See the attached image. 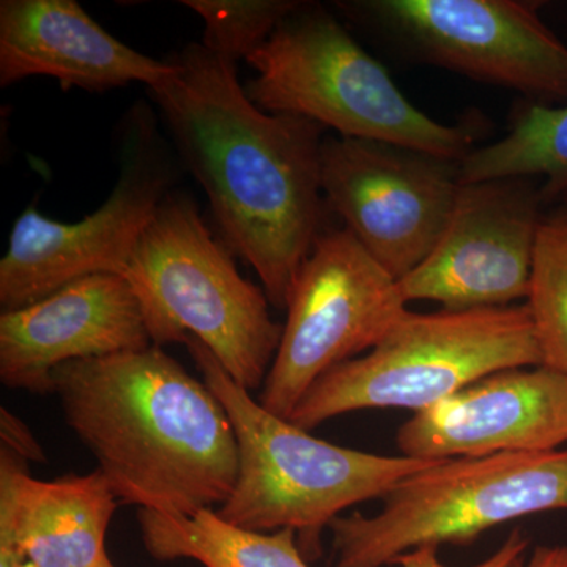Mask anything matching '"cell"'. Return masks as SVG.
I'll return each mask as SVG.
<instances>
[{
    "label": "cell",
    "mask_w": 567,
    "mask_h": 567,
    "mask_svg": "<svg viewBox=\"0 0 567 567\" xmlns=\"http://www.w3.org/2000/svg\"><path fill=\"white\" fill-rule=\"evenodd\" d=\"M517 567H567V547H537L528 561Z\"/></svg>",
    "instance_id": "obj_23"
},
{
    "label": "cell",
    "mask_w": 567,
    "mask_h": 567,
    "mask_svg": "<svg viewBox=\"0 0 567 567\" xmlns=\"http://www.w3.org/2000/svg\"><path fill=\"white\" fill-rule=\"evenodd\" d=\"M543 205L528 178L461 183L439 244L398 281L405 303L472 311L528 298Z\"/></svg>",
    "instance_id": "obj_12"
},
{
    "label": "cell",
    "mask_w": 567,
    "mask_h": 567,
    "mask_svg": "<svg viewBox=\"0 0 567 567\" xmlns=\"http://www.w3.org/2000/svg\"><path fill=\"white\" fill-rule=\"evenodd\" d=\"M140 300L121 275H92L0 316V380L10 390L52 393L70 361L152 347Z\"/></svg>",
    "instance_id": "obj_14"
},
{
    "label": "cell",
    "mask_w": 567,
    "mask_h": 567,
    "mask_svg": "<svg viewBox=\"0 0 567 567\" xmlns=\"http://www.w3.org/2000/svg\"><path fill=\"white\" fill-rule=\"evenodd\" d=\"M257 76L245 85L260 110L330 126L341 137L386 142L461 162L475 130L425 115L322 7L301 3L246 59Z\"/></svg>",
    "instance_id": "obj_5"
},
{
    "label": "cell",
    "mask_w": 567,
    "mask_h": 567,
    "mask_svg": "<svg viewBox=\"0 0 567 567\" xmlns=\"http://www.w3.org/2000/svg\"><path fill=\"white\" fill-rule=\"evenodd\" d=\"M175 73L169 61L141 54L104 31L74 0L0 2V85L51 76L63 89L106 92Z\"/></svg>",
    "instance_id": "obj_15"
},
{
    "label": "cell",
    "mask_w": 567,
    "mask_h": 567,
    "mask_svg": "<svg viewBox=\"0 0 567 567\" xmlns=\"http://www.w3.org/2000/svg\"><path fill=\"white\" fill-rule=\"evenodd\" d=\"M117 496L99 468L40 481L11 451L0 456V567H100Z\"/></svg>",
    "instance_id": "obj_16"
},
{
    "label": "cell",
    "mask_w": 567,
    "mask_h": 567,
    "mask_svg": "<svg viewBox=\"0 0 567 567\" xmlns=\"http://www.w3.org/2000/svg\"><path fill=\"white\" fill-rule=\"evenodd\" d=\"M20 567H39V566L33 565V563H31V561H28V563H24V565H21Z\"/></svg>",
    "instance_id": "obj_25"
},
{
    "label": "cell",
    "mask_w": 567,
    "mask_h": 567,
    "mask_svg": "<svg viewBox=\"0 0 567 567\" xmlns=\"http://www.w3.org/2000/svg\"><path fill=\"white\" fill-rule=\"evenodd\" d=\"M137 520L142 543L159 561L189 558L205 567H309L293 529L251 532L213 509L193 516L141 509Z\"/></svg>",
    "instance_id": "obj_17"
},
{
    "label": "cell",
    "mask_w": 567,
    "mask_h": 567,
    "mask_svg": "<svg viewBox=\"0 0 567 567\" xmlns=\"http://www.w3.org/2000/svg\"><path fill=\"white\" fill-rule=\"evenodd\" d=\"M405 305L398 281L349 230L320 234L290 290L260 404L289 420L320 377L374 349Z\"/></svg>",
    "instance_id": "obj_9"
},
{
    "label": "cell",
    "mask_w": 567,
    "mask_h": 567,
    "mask_svg": "<svg viewBox=\"0 0 567 567\" xmlns=\"http://www.w3.org/2000/svg\"><path fill=\"white\" fill-rule=\"evenodd\" d=\"M543 365L528 306L406 311L361 358L320 377L290 423L311 431L331 417L364 409H429L484 377Z\"/></svg>",
    "instance_id": "obj_6"
},
{
    "label": "cell",
    "mask_w": 567,
    "mask_h": 567,
    "mask_svg": "<svg viewBox=\"0 0 567 567\" xmlns=\"http://www.w3.org/2000/svg\"><path fill=\"white\" fill-rule=\"evenodd\" d=\"M540 175L544 204L567 197V104L528 103L514 114L505 137L473 148L458 162L461 183Z\"/></svg>",
    "instance_id": "obj_18"
},
{
    "label": "cell",
    "mask_w": 567,
    "mask_h": 567,
    "mask_svg": "<svg viewBox=\"0 0 567 567\" xmlns=\"http://www.w3.org/2000/svg\"><path fill=\"white\" fill-rule=\"evenodd\" d=\"M122 276L140 300L153 346L197 339L238 385L264 386L284 327L188 194L164 197Z\"/></svg>",
    "instance_id": "obj_4"
},
{
    "label": "cell",
    "mask_w": 567,
    "mask_h": 567,
    "mask_svg": "<svg viewBox=\"0 0 567 567\" xmlns=\"http://www.w3.org/2000/svg\"><path fill=\"white\" fill-rule=\"evenodd\" d=\"M52 393L125 505L193 516L233 494L238 445L229 415L162 347L70 361L52 374Z\"/></svg>",
    "instance_id": "obj_2"
},
{
    "label": "cell",
    "mask_w": 567,
    "mask_h": 567,
    "mask_svg": "<svg viewBox=\"0 0 567 567\" xmlns=\"http://www.w3.org/2000/svg\"><path fill=\"white\" fill-rule=\"evenodd\" d=\"M527 306L543 365L567 375V205L540 223Z\"/></svg>",
    "instance_id": "obj_19"
},
{
    "label": "cell",
    "mask_w": 567,
    "mask_h": 567,
    "mask_svg": "<svg viewBox=\"0 0 567 567\" xmlns=\"http://www.w3.org/2000/svg\"><path fill=\"white\" fill-rule=\"evenodd\" d=\"M322 189L346 229L401 281L445 233L461 189L458 162L386 142L327 137Z\"/></svg>",
    "instance_id": "obj_11"
},
{
    "label": "cell",
    "mask_w": 567,
    "mask_h": 567,
    "mask_svg": "<svg viewBox=\"0 0 567 567\" xmlns=\"http://www.w3.org/2000/svg\"><path fill=\"white\" fill-rule=\"evenodd\" d=\"M173 76L148 87L186 169L210 200L230 251L251 265L278 309L322 224L323 126L257 106L237 62L188 44Z\"/></svg>",
    "instance_id": "obj_1"
},
{
    "label": "cell",
    "mask_w": 567,
    "mask_h": 567,
    "mask_svg": "<svg viewBox=\"0 0 567 567\" xmlns=\"http://www.w3.org/2000/svg\"><path fill=\"white\" fill-rule=\"evenodd\" d=\"M563 203H565V205H567V197H566V199H565V200H563Z\"/></svg>",
    "instance_id": "obj_26"
},
{
    "label": "cell",
    "mask_w": 567,
    "mask_h": 567,
    "mask_svg": "<svg viewBox=\"0 0 567 567\" xmlns=\"http://www.w3.org/2000/svg\"><path fill=\"white\" fill-rule=\"evenodd\" d=\"M117 183L102 207L78 223L25 208L0 260L2 311L24 308L92 275H123L142 234L177 178L155 114L136 104L123 118Z\"/></svg>",
    "instance_id": "obj_8"
},
{
    "label": "cell",
    "mask_w": 567,
    "mask_h": 567,
    "mask_svg": "<svg viewBox=\"0 0 567 567\" xmlns=\"http://www.w3.org/2000/svg\"><path fill=\"white\" fill-rule=\"evenodd\" d=\"M100 567H115V565L111 561V558H107L106 561H104Z\"/></svg>",
    "instance_id": "obj_24"
},
{
    "label": "cell",
    "mask_w": 567,
    "mask_h": 567,
    "mask_svg": "<svg viewBox=\"0 0 567 567\" xmlns=\"http://www.w3.org/2000/svg\"><path fill=\"white\" fill-rule=\"evenodd\" d=\"M185 346L237 436V481L219 516L251 532L293 529L308 561L322 555L323 529L341 511L382 498L395 483L436 462L377 456L316 439L254 401L203 342L188 338Z\"/></svg>",
    "instance_id": "obj_3"
},
{
    "label": "cell",
    "mask_w": 567,
    "mask_h": 567,
    "mask_svg": "<svg viewBox=\"0 0 567 567\" xmlns=\"http://www.w3.org/2000/svg\"><path fill=\"white\" fill-rule=\"evenodd\" d=\"M363 11L424 62L514 89L543 104H567V47L518 0H369Z\"/></svg>",
    "instance_id": "obj_10"
},
{
    "label": "cell",
    "mask_w": 567,
    "mask_h": 567,
    "mask_svg": "<svg viewBox=\"0 0 567 567\" xmlns=\"http://www.w3.org/2000/svg\"><path fill=\"white\" fill-rule=\"evenodd\" d=\"M2 440L7 443L6 450L13 451L18 457L32 458V461H44L43 451L35 442L31 432L17 416L2 410Z\"/></svg>",
    "instance_id": "obj_22"
},
{
    "label": "cell",
    "mask_w": 567,
    "mask_h": 567,
    "mask_svg": "<svg viewBox=\"0 0 567 567\" xmlns=\"http://www.w3.org/2000/svg\"><path fill=\"white\" fill-rule=\"evenodd\" d=\"M529 540L522 535L520 529H514L498 550L487 558L486 561L473 567H517L524 559L525 550L528 548ZM439 547H417L405 551L394 559L393 565L399 567H447L440 561Z\"/></svg>",
    "instance_id": "obj_21"
},
{
    "label": "cell",
    "mask_w": 567,
    "mask_h": 567,
    "mask_svg": "<svg viewBox=\"0 0 567 567\" xmlns=\"http://www.w3.org/2000/svg\"><path fill=\"white\" fill-rule=\"evenodd\" d=\"M303 2L295 0H185L204 20L203 44L238 62L270 39L279 24Z\"/></svg>",
    "instance_id": "obj_20"
},
{
    "label": "cell",
    "mask_w": 567,
    "mask_h": 567,
    "mask_svg": "<svg viewBox=\"0 0 567 567\" xmlns=\"http://www.w3.org/2000/svg\"><path fill=\"white\" fill-rule=\"evenodd\" d=\"M374 517H336V567H383L417 547L473 543L516 518L567 509V450L461 457L405 476Z\"/></svg>",
    "instance_id": "obj_7"
},
{
    "label": "cell",
    "mask_w": 567,
    "mask_h": 567,
    "mask_svg": "<svg viewBox=\"0 0 567 567\" xmlns=\"http://www.w3.org/2000/svg\"><path fill=\"white\" fill-rule=\"evenodd\" d=\"M405 457L447 461L559 450L567 443V375L505 369L415 413L398 432Z\"/></svg>",
    "instance_id": "obj_13"
}]
</instances>
